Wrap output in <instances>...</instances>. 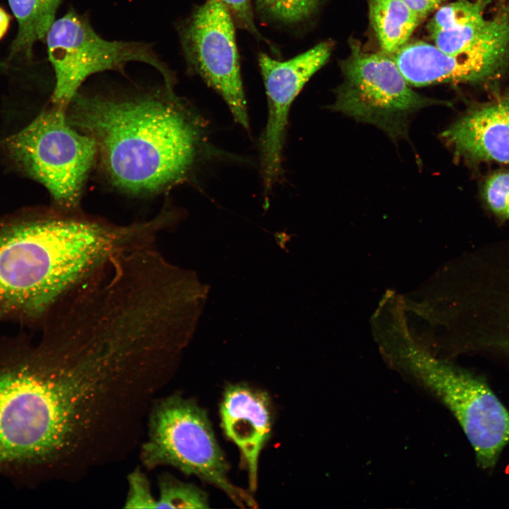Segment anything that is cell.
Masks as SVG:
<instances>
[{"label": "cell", "instance_id": "obj_1", "mask_svg": "<svg viewBox=\"0 0 509 509\" xmlns=\"http://www.w3.org/2000/svg\"><path fill=\"white\" fill-rule=\"evenodd\" d=\"M113 391L106 362L69 334L50 330L35 347L0 353V474L88 459Z\"/></svg>", "mask_w": 509, "mask_h": 509}, {"label": "cell", "instance_id": "obj_2", "mask_svg": "<svg viewBox=\"0 0 509 509\" xmlns=\"http://www.w3.org/2000/svg\"><path fill=\"white\" fill-rule=\"evenodd\" d=\"M69 107V122L94 139L108 177L124 191L168 189L211 154L204 124L172 88L132 97L78 93Z\"/></svg>", "mask_w": 509, "mask_h": 509}, {"label": "cell", "instance_id": "obj_3", "mask_svg": "<svg viewBox=\"0 0 509 509\" xmlns=\"http://www.w3.org/2000/svg\"><path fill=\"white\" fill-rule=\"evenodd\" d=\"M89 256L83 229L66 213L0 228V313L45 316L82 279Z\"/></svg>", "mask_w": 509, "mask_h": 509}, {"label": "cell", "instance_id": "obj_4", "mask_svg": "<svg viewBox=\"0 0 509 509\" xmlns=\"http://www.w3.org/2000/svg\"><path fill=\"white\" fill-rule=\"evenodd\" d=\"M141 460L148 469L168 465L194 475L219 488L240 507L257 506L249 493L230 482L207 414L191 399L173 394L154 403Z\"/></svg>", "mask_w": 509, "mask_h": 509}, {"label": "cell", "instance_id": "obj_5", "mask_svg": "<svg viewBox=\"0 0 509 509\" xmlns=\"http://www.w3.org/2000/svg\"><path fill=\"white\" fill-rule=\"evenodd\" d=\"M66 110L54 106L8 137L9 157L43 185L66 211L78 206L85 182L98 154L94 139L74 127Z\"/></svg>", "mask_w": 509, "mask_h": 509}, {"label": "cell", "instance_id": "obj_6", "mask_svg": "<svg viewBox=\"0 0 509 509\" xmlns=\"http://www.w3.org/2000/svg\"><path fill=\"white\" fill-rule=\"evenodd\" d=\"M341 69L344 80L329 109L373 124L393 139L406 136L414 113L443 103L414 91L392 55L368 52L356 40Z\"/></svg>", "mask_w": 509, "mask_h": 509}, {"label": "cell", "instance_id": "obj_7", "mask_svg": "<svg viewBox=\"0 0 509 509\" xmlns=\"http://www.w3.org/2000/svg\"><path fill=\"white\" fill-rule=\"evenodd\" d=\"M45 37L55 75L54 106L66 110L88 76L106 70H121L131 62L154 67L164 77L165 86H173V74L151 45L105 40L94 30L87 17L74 9L55 19Z\"/></svg>", "mask_w": 509, "mask_h": 509}, {"label": "cell", "instance_id": "obj_8", "mask_svg": "<svg viewBox=\"0 0 509 509\" xmlns=\"http://www.w3.org/2000/svg\"><path fill=\"white\" fill-rule=\"evenodd\" d=\"M414 377L451 411L475 452L491 469L509 444V412L480 378L419 353L408 356Z\"/></svg>", "mask_w": 509, "mask_h": 509}, {"label": "cell", "instance_id": "obj_9", "mask_svg": "<svg viewBox=\"0 0 509 509\" xmlns=\"http://www.w3.org/2000/svg\"><path fill=\"white\" fill-rule=\"evenodd\" d=\"M235 24L219 0H206L182 23L180 36L190 69L222 97L235 121L248 130Z\"/></svg>", "mask_w": 509, "mask_h": 509}, {"label": "cell", "instance_id": "obj_10", "mask_svg": "<svg viewBox=\"0 0 509 509\" xmlns=\"http://www.w3.org/2000/svg\"><path fill=\"white\" fill-rule=\"evenodd\" d=\"M333 44L322 42L286 60L259 55L268 105L265 128L259 144L260 169L267 200L282 174L283 151L291 106L310 78L326 63Z\"/></svg>", "mask_w": 509, "mask_h": 509}, {"label": "cell", "instance_id": "obj_11", "mask_svg": "<svg viewBox=\"0 0 509 509\" xmlns=\"http://www.w3.org/2000/svg\"><path fill=\"white\" fill-rule=\"evenodd\" d=\"M509 53V17L474 46L455 54L433 44L407 42L392 57L406 81L415 87L439 83H477L498 74Z\"/></svg>", "mask_w": 509, "mask_h": 509}, {"label": "cell", "instance_id": "obj_12", "mask_svg": "<svg viewBox=\"0 0 509 509\" xmlns=\"http://www.w3.org/2000/svg\"><path fill=\"white\" fill-rule=\"evenodd\" d=\"M220 416L225 434L240 451L253 493L257 486L259 455L271 433L270 398L265 392L248 385H230L223 395Z\"/></svg>", "mask_w": 509, "mask_h": 509}, {"label": "cell", "instance_id": "obj_13", "mask_svg": "<svg viewBox=\"0 0 509 509\" xmlns=\"http://www.w3.org/2000/svg\"><path fill=\"white\" fill-rule=\"evenodd\" d=\"M441 137L460 158L509 164V95L469 110Z\"/></svg>", "mask_w": 509, "mask_h": 509}, {"label": "cell", "instance_id": "obj_14", "mask_svg": "<svg viewBox=\"0 0 509 509\" xmlns=\"http://www.w3.org/2000/svg\"><path fill=\"white\" fill-rule=\"evenodd\" d=\"M488 0H457L441 5L429 21L428 30L433 45L444 52L465 50L495 31L506 14L484 18Z\"/></svg>", "mask_w": 509, "mask_h": 509}, {"label": "cell", "instance_id": "obj_15", "mask_svg": "<svg viewBox=\"0 0 509 509\" xmlns=\"http://www.w3.org/2000/svg\"><path fill=\"white\" fill-rule=\"evenodd\" d=\"M61 0H8L18 21V32L5 64L30 62L34 44L47 35Z\"/></svg>", "mask_w": 509, "mask_h": 509}, {"label": "cell", "instance_id": "obj_16", "mask_svg": "<svg viewBox=\"0 0 509 509\" xmlns=\"http://www.w3.org/2000/svg\"><path fill=\"white\" fill-rule=\"evenodd\" d=\"M368 7L381 51L390 55L408 42L422 21L403 0H368Z\"/></svg>", "mask_w": 509, "mask_h": 509}, {"label": "cell", "instance_id": "obj_17", "mask_svg": "<svg viewBox=\"0 0 509 509\" xmlns=\"http://www.w3.org/2000/svg\"><path fill=\"white\" fill-rule=\"evenodd\" d=\"M209 503L206 493L198 487L168 475L160 478L156 508L203 509Z\"/></svg>", "mask_w": 509, "mask_h": 509}, {"label": "cell", "instance_id": "obj_18", "mask_svg": "<svg viewBox=\"0 0 509 509\" xmlns=\"http://www.w3.org/2000/svg\"><path fill=\"white\" fill-rule=\"evenodd\" d=\"M322 0H254L257 8L273 20L298 24L310 19Z\"/></svg>", "mask_w": 509, "mask_h": 509}, {"label": "cell", "instance_id": "obj_19", "mask_svg": "<svg viewBox=\"0 0 509 509\" xmlns=\"http://www.w3.org/2000/svg\"><path fill=\"white\" fill-rule=\"evenodd\" d=\"M484 197L496 216L502 220L509 219V172L489 177L484 185Z\"/></svg>", "mask_w": 509, "mask_h": 509}, {"label": "cell", "instance_id": "obj_20", "mask_svg": "<svg viewBox=\"0 0 509 509\" xmlns=\"http://www.w3.org/2000/svg\"><path fill=\"white\" fill-rule=\"evenodd\" d=\"M129 490L125 508H156L157 498L151 491L147 476L136 469L128 476Z\"/></svg>", "mask_w": 509, "mask_h": 509}, {"label": "cell", "instance_id": "obj_21", "mask_svg": "<svg viewBox=\"0 0 509 509\" xmlns=\"http://www.w3.org/2000/svg\"><path fill=\"white\" fill-rule=\"evenodd\" d=\"M229 11L240 28L246 30L256 37H260L254 21V0H219Z\"/></svg>", "mask_w": 509, "mask_h": 509}, {"label": "cell", "instance_id": "obj_22", "mask_svg": "<svg viewBox=\"0 0 509 509\" xmlns=\"http://www.w3.org/2000/svg\"><path fill=\"white\" fill-rule=\"evenodd\" d=\"M423 19L439 8L446 0H403Z\"/></svg>", "mask_w": 509, "mask_h": 509}, {"label": "cell", "instance_id": "obj_23", "mask_svg": "<svg viewBox=\"0 0 509 509\" xmlns=\"http://www.w3.org/2000/svg\"><path fill=\"white\" fill-rule=\"evenodd\" d=\"M294 235H288L286 231L276 232L274 235L276 245L287 253H288L289 251L286 248V243L289 242L291 238Z\"/></svg>", "mask_w": 509, "mask_h": 509}, {"label": "cell", "instance_id": "obj_24", "mask_svg": "<svg viewBox=\"0 0 509 509\" xmlns=\"http://www.w3.org/2000/svg\"><path fill=\"white\" fill-rule=\"evenodd\" d=\"M10 16L0 7V40L6 34L10 23Z\"/></svg>", "mask_w": 509, "mask_h": 509}]
</instances>
